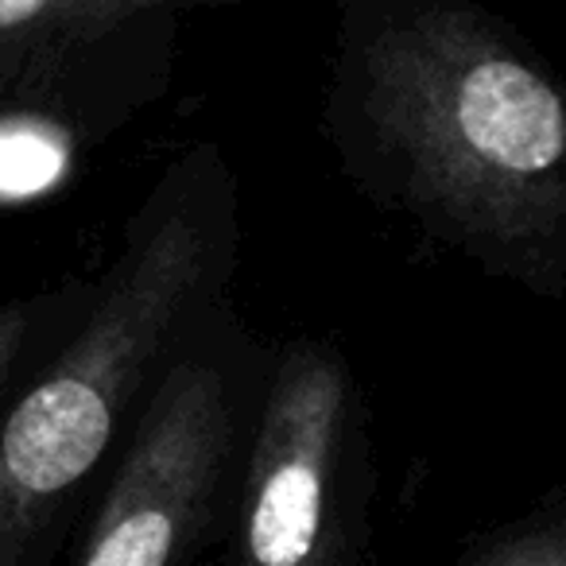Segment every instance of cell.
I'll list each match as a JSON object with an SVG mask.
<instances>
[{"label":"cell","mask_w":566,"mask_h":566,"mask_svg":"<svg viewBox=\"0 0 566 566\" xmlns=\"http://www.w3.org/2000/svg\"><path fill=\"white\" fill-rule=\"evenodd\" d=\"M354 125L431 233L532 287L566 280V90L470 4L346 28Z\"/></svg>","instance_id":"obj_1"},{"label":"cell","mask_w":566,"mask_h":566,"mask_svg":"<svg viewBox=\"0 0 566 566\" xmlns=\"http://www.w3.org/2000/svg\"><path fill=\"white\" fill-rule=\"evenodd\" d=\"M233 264V187L190 151L133 218L117 264L59 357L0 416V566H48L102 470Z\"/></svg>","instance_id":"obj_2"},{"label":"cell","mask_w":566,"mask_h":566,"mask_svg":"<svg viewBox=\"0 0 566 566\" xmlns=\"http://www.w3.org/2000/svg\"><path fill=\"white\" fill-rule=\"evenodd\" d=\"M241 434L233 377L179 354L156 380L74 566H182L221 501Z\"/></svg>","instance_id":"obj_3"},{"label":"cell","mask_w":566,"mask_h":566,"mask_svg":"<svg viewBox=\"0 0 566 566\" xmlns=\"http://www.w3.org/2000/svg\"><path fill=\"white\" fill-rule=\"evenodd\" d=\"M179 12L144 0H0V128L102 140L171 74Z\"/></svg>","instance_id":"obj_4"},{"label":"cell","mask_w":566,"mask_h":566,"mask_svg":"<svg viewBox=\"0 0 566 566\" xmlns=\"http://www.w3.org/2000/svg\"><path fill=\"white\" fill-rule=\"evenodd\" d=\"M349 373L315 342L283 354L264 396L237 512L233 566H334Z\"/></svg>","instance_id":"obj_5"},{"label":"cell","mask_w":566,"mask_h":566,"mask_svg":"<svg viewBox=\"0 0 566 566\" xmlns=\"http://www.w3.org/2000/svg\"><path fill=\"white\" fill-rule=\"evenodd\" d=\"M51 315V300H12L0 307V416L17 400L20 369L35 354Z\"/></svg>","instance_id":"obj_6"},{"label":"cell","mask_w":566,"mask_h":566,"mask_svg":"<svg viewBox=\"0 0 566 566\" xmlns=\"http://www.w3.org/2000/svg\"><path fill=\"white\" fill-rule=\"evenodd\" d=\"M462 566H566V520H543L501 535Z\"/></svg>","instance_id":"obj_7"}]
</instances>
